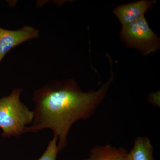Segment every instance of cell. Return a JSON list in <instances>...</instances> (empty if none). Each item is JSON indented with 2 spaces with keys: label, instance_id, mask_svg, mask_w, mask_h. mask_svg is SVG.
Wrapping results in <instances>:
<instances>
[{
  "label": "cell",
  "instance_id": "6da1fadb",
  "mask_svg": "<svg viewBox=\"0 0 160 160\" xmlns=\"http://www.w3.org/2000/svg\"><path fill=\"white\" fill-rule=\"evenodd\" d=\"M113 77L97 91H81L75 82H51L35 92V103L32 125L26 132H38L49 128L59 139L58 148L67 146V135L71 126L90 116L105 96Z\"/></svg>",
  "mask_w": 160,
  "mask_h": 160
},
{
  "label": "cell",
  "instance_id": "7a4b0ae2",
  "mask_svg": "<svg viewBox=\"0 0 160 160\" xmlns=\"http://www.w3.org/2000/svg\"><path fill=\"white\" fill-rule=\"evenodd\" d=\"M22 90L16 88L8 97L0 98V128L4 137L20 136L26 132V125L32 123L33 111L20 101Z\"/></svg>",
  "mask_w": 160,
  "mask_h": 160
},
{
  "label": "cell",
  "instance_id": "3957f363",
  "mask_svg": "<svg viewBox=\"0 0 160 160\" xmlns=\"http://www.w3.org/2000/svg\"><path fill=\"white\" fill-rule=\"evenodd\" d=\"M125 39L145 54L155 51L158 48V38L147 23L144 16L122 28Z\"/></svg>",
  "mask_w": 160,
  "mask_h": 160
},
{
  "label": "cell",
  "instance_id": "277c9868",
  "mask_svg": "<svg viewBox=\"0 0 160 160\" xmlns=\"http://www.w3.org/2000/svg\"><path fill=\"white\" fill-rule=\"evenodd\" d=\"M39 37V31L38 29L27 25L16 30L0 28V63L11 49L24 42Z\"/></svg>",
  "mask_w": 160,
  "mask_h": 160
},
{
  "label": "cell",
  "instance_id": "5b68a950",
  "mask_svg": "<svg viewBox=\"0 0 160 160\" xmlns=\"http://www.w3.org/2000/svg\"><path fill=\"white\" fill-rule=\"evenodd\" d=\"M154 2L142 0L118 6L113 12L124 28L144 16L145 12L151 8Z\"/></svg>",
  "mask_w": 160,
  "mask_h": 160
},
{
  "label": "cell",
  "instance_id": "8992f818",
  "mask_svg": "<svg viewBox=\"0 0 160 160\" xmlns=\"http://www.w3.org/2000/svg\"><path fill=\"white\" fill-rule=\"evenodd\" d=\"M128 152L123 148L110 145L99 146L92 150L89 158L82 160H127Z\"/></svg>",
  "mask_w": 160,
  "mask_h": 160
},
{
  "label": "cell",
  "instance_id": "52a82bcc",
  "mask_svg": "<svg viewBox=\"0 0 160 160\" xmlns=\"http://www.w3.org/2000/svg\"><path fill=\"white\" fill-rule=\"evenodd\" d=\"M153 147L147 138L140 137L135 142L134 147L127 154V160H154Z\"/></svg>",
  "mask_w": 160,
  "mask_h": 160
},
{
  "label": "cell",
  "instance_id": "ba28073f",
  "mask_svg": "<svg viewBox=\"0 0 160 160\" xmlns=\"http://www.w3.org/2000/svg\"><path fill=\"white\" fill-rule=\"evenodd\" d=\"M58 137L54 136L52 140L49 141L46 151L38 160H56L59 151L57 145Z\"/></svg>",
  "mask_w": 160,
  "mask_h": 160
}]
</instances>
